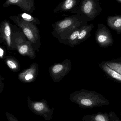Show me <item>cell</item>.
Segmentation results:
<instances>
[{
    "instance_id": "obj_1",
    "label": "cell",
    "mask_w": 121,
    "mask_h": 121,
    "mask_svg": "<svg viewBox=\"0 0 121 121\" xmlns=\"http://www.w3.org/2000/svg\"><path fill=\"white\" fill-rule=\"evenodd\" d=\"M87 22L85 18L80 15H72L52 24L53 31L52 33L59 41L75 29L87 24Z\"/></svg>"
},
{
    "instance_id": "obj_2",
    "label": "cell",
    "mask_w": 121,
    "mask_h": 121,
    "mask_svg": "<svg viewBox=\"0 0 121 121\" xmlns=\"http://www.w3.org/2000/svg\"><path fill=\"white\" fill-rule=\"evenodd\" d=\"M71 101L82 108H93L109 104V101L102 95L94 91L81 89L70 95Z\"/></svg>"
},
{
    "instance_id": "obj_3",
    "label": "cell",
    "mask_w": 121,
    "mask_h": 121,
    "mask_svg": "<svg viewBox=\"0 0 121 121\" xmlns=\"http://www.w3.org/2000/svg\"><path fill=\"white\" fill-rule=\"evenodd\" d=\"M9 18L20 28L35 51L39 52L40 48V35L37 26L24 21L18 16H12Z\"/></svg>"
},
{
    "instance_id": "obj_4",
    "label": "cell",
    "mask_w": 121,
    "mask_h": 121,
    "mask_svg": "<svg viewBox=\"0 0 121 121\" xmlns=\"http://www.w3.org/2000/svg\"><path fill=\"white\" fill-rule=\"evenodd\" d=\"M101 11L99 0H82L78 6L71 13L81 16L88 22L94 20Z\"/></svg>"
},
{
    "instance_id": "obj_5",
    "label": "cell",
    "mask_w": 121,
    "mask_h": 121,
    "mask_svg": "<svg viewBox=\"0 0 121 121\" xmlns=\"http://www.w3.org/2000/svg\"><path fill=\"white\" fill-rule=\"evenodd\" d=\"M28 109L33 113L42 117L46 121L52 118L54 108H50L47 101L43 99L41 101H32L29 97H27Z\"/></svg>"
},
{
    "instance_id": "obj_6",
    "label": "cell",
    "mask_w": 121,
    "mask_h": 121,
    "mask_svg": "<svg viewBox=\"0 0 121 121\" xmlns=\"http://www.w3.org/2000/svg\"><path fill=\"white\" fill-rule=\"evenodd\" d=\"M72 63L70 60L66 59L60 63H55L49 69L50 76L53 81L59 82L71 70Z\"/></svg>"
},
{
    "instance_id": "obj_7",
    "label": "cell",
    "mask_w": 121,
    "mask_h": 121,
    "mask_svg": "<svg viewBox=\"0 0 121 121\" xmlns=\"http://www.w3.org/2000/svg\"><path fill=\"white\" fill-rule=\"evenodd\" d=\"M95 39L101 47L106 48L112 46L114 40L109 29L103 24H99L95 33Z\"/></svg>"
},
{
    "instance_id": "obj_8",
    "label": "cell",
    "mask_w": 121,
    "mask_h": 121,
    "mask_svg": "<svg viewBox=\"0 0 121 121\" xmlns=\"http://www.w3.org/2000/svg\"><path fill=\"white\" fill-rule=\"evenodd\" d=\"M12 30L11 24L9 20H5L0 25V41L6 46L8 50L12 49Z\"/></svg>"
},
{
    "instance_id": "obj_9",
    "label": "cell",
    "mask_w": 121,
    "mask_h": 121,
    "mask_svg": "<svg viewBox=\"0 0 121 121\" xmlns=\"http://www.w3.org/2000/svg\"><path fill=\"white\" fill-rule=\"evenodd\" d=\"M11 5L17 6L27 13H32L35 10V0H6L3 6L6 8Z\"/></svg>"
},
{
    "instance_id": "obj_10",
    "label": "cell",
    "mask_w": 121,
    "mask_h": 121,
    "mask_svg": "<svg viewBox=\"0 0 121 121\" xmlns=\"http://www.w3.org/2000/svg\"><path fill=\"white\" fill-rule=\"evenodd\" d=\"M38 65L33 63L29 68L22 71L18 74L20 81L24 83H29L35 81L38 74Z\"/></svg>"
},
{
    "instance_id": "obj_11",
    "label": "cell",
    "mask_w": 121,
    "mask_h": 121,
    "mask_svg": "<svg viewBox=\"0 0 121 121\" xmlns=\"http://www.w3.org/2000/svg\"><path fill=\"white\" fill-rule=\"evenodd\" d=\"M81 1V0H64L54 9L53 12L55 13L64 12L71 13L78 6Z\"/></svg>"
},
{
    "instance_id": "obj_12",
    "label": "cell",
    "mask_w": 121,
    "mask_h": 121,
    "mask_svg": "<svg viewBox=\"0 0 121 121\" xmlns=\"http://www.w3.org/2000/svg\"><path fill=\"white\" fill-rule=\"evenodd\" d=\"M94 28V24H86L82 26L80 33L76 41L72 45V47L77 46L86 41L91 36V32Z\"/></svg>"
},
{
    "instance_id": "obj_13",
    "label": "cell",
    "mask_w": 121,
    "mask_h": 121,
    "mask_svg": "<svg viewBox=\"0 0 121 121\" xmlns=\"http://www.w3.org/2000/svg\"><path fill=\"white\" fill-rule=\"evenodd\" d=\"M17 50L22 56H27L32 59L35 58V50L33 49L28 40L19 46Z\"/></svg>"
},
{
    "instance_id": "obj_14",
    "label": "cell",
    "mask_w": 121,
    "mask_h": 121,
    "mask_svg": "<svg viewBox=\"0 0 121 121\" xmlns=\"http://www.w3.org/2000/svg\"><path fill=\"white\" fill-rule=\"evenodd\" d=\"M107 25L118 34H121V15L109 16L107 19Z\"/></svg>"
},
{
    "instance_id": "obj_15",
    "label": "cell",
    "mask_w": 121,
    "mask_h": 121,
    "mask_svg": "<svg viewBox=\"0 0 121 121\" xmlns=\"http://www.w3.org/2000/svg\"><path fill=\"white\" fill-rule=\"evenodd\" d=\"M102 70L107 75L114 80L121 83V74L107 65L105 61H103L99 64Z\"/></svg>"
},
{
    "instance_id": "obj_16",
    "label": "cell",
    "mask_w": 121,
    "mask_h": 121,
    "mask_svg": "<svg viewBox=\"0 0 121 121\" xmlns=\"http://www.w3.org/2000/svg\"><path fill=\"white\" fill-rule=\"evenodd\" d=\"M82 27L75 29L67 35L64 38L59 40V42L63 44L69 45L70 47H72L73 43L77 39Z\"/></svg>"
},
{
    "instance_id": "obj_17",
    "label": "cell",
    "mask_w": 121,
    "mask_h": 121,
    "mask_svg": "<svg viewBox=\"0 0 121 121\" xmlns=\"http://www.w3.org/2000/svg\"><path fill=\"white\" fill-rule=\"evenodd\" d=\"M18 16L22 20L27 22L32 23L36 26L40 24V21L38 18L34 17L30 13H19Z\"/></svg>"
},
{
    "instance_id": "obj_18",
    "label": "cell",
    "mask_w": 121,
    "mask_h": 121,
    "mask_svg": "<svg viewBox=\"0 0 121 121\" xmlns=\"http://www.w3.org/2000/svg\"><path fill=\"white\" fill-rule=\"evenodd\" d=\"M5 62L7 66L12 71L16 72L20 70V66L18 61L11 57H5Z\"/></svg>"
},
{
    "instance_id": "obj_19",
    "label": "cell",
    "mask_w": 121,
    "mask_h": 121,
    "mask_svg": "<svg viewBox=\"0 0 121 121\" xmlns=\"http://www.w3.org/2000/svg\"><path fill=\"white\" fill-rule=\"evenodd\" d=\"M108 66L121 74V58L105 61Z\"/></svg>"
},
{
    "instance_id": "obj_20",
    "label": "cell",
    "mask_w": 121,
    "mask_h": 121,
    "mask_svg": "<svg viewBox=\"0 0 121 121\" xmlns=\"http://www.w3.org/2000/svg\"><path fill=\"white\" fill-rule=\"evenodd\" d=\"M5 115L7 120L8 121H19L18 119L13 114H11L8 112H6Z\"/></svg>"
},
{
    "instance_id": "obj_21",
    "label": "cell",
    "mask_w": 121,
    "mask_h": 121,
    "mask_svg": "<svg viewBox=\"0 0 121 121\" xmlns=\"http://www.w3.org/2000/svg\"><path fill=\"white\" fill-rule=\"evenodd\" d=\"M95 120L96 121H108L104 116L101 114L96 116Z\"/></svg>"
},
{
    "instance_id": "obj_22",
    "label": "cell",
    "mask_w": 121,
    "mask_h": 121,
    "mask_svg": "<svg viewBox=\"0 0 121 121\" xmlns=\"http://www.w3.org/2000/svg\"><path fill=\"white\" fill-rule=\"evenodd\" d=\"M5 55V51L3 48L0 46V57L1 59H3Z\"/></svg>"
},
{
    "instance_id": "obj_23",
    "label": "cell",
    "mask_w": 121,
    "mask_h": 121,
    "mask_svg": "<svg viewBox=\"0 0 121 121\" xmlns=\"http://www.w3.org/2000/svg\"><path fill=\"white\" fill-rule=\"evenodd\" d=\"M1 84H3V82H2V80H1ZM3 87H4V85H0V93H1V92H2V91H3Z\"/></svg>"
},
{
    "instance_id": "obj_24",
    "label": "cell",
    "mask_w": 121,
    "mask_h": 121,
    "mask_svg": "<svg viewBox=\"0 0 121 121\" xmlns=\"http://www.w3.org/2000/svg\"><path fill=\"white\" fill-rule=\"evenodd\" d=\"M116 0L117 1H118V2L119 3H121V0Z\"/></svg>"
},
{
    "instance_id": "obj_25",
    "label": "cell",
    "mask_w": 121,
    "mask_h": 121,
    "mask_svg": "<svg viewBox=\"0 0 121 121\" xmlns=\"http://www.w3.org/2000/svg\"></svg>"
}]
</instances>
